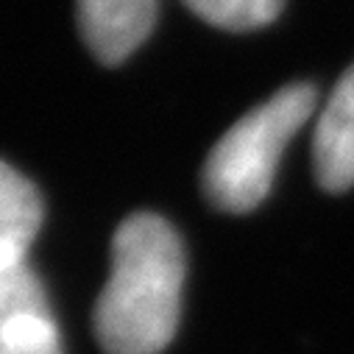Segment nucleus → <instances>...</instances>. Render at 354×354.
<instances>
[{
	"instance_id": "423d86ee",
	"label": "nucleus",
	"mask_w": 354,
	"mask_h": 354,
	"mask_svg": "<svg viewBox=\"0 0 354 354\" xmlns=\"http://www.w3.org/2000/svg\"><path fill=\"white\" fill-rule=\"evenodd\" d=\"M23 318H50L48 293L28 259L0 265V329Z\"/></svg>"
},
{
	"instance_id": "39448f33",
	"label": "nucleus",
	"mask_w": 354,
	"mask_h": 354,
	"mask_svg": "<svg viewBox=\"0 0 354 354\" xmlns=\"http://www.w3.org/2000/svg\"><path fill=\"white\" fill-rule=\"evenodd\" d=\"M42 218L45 207L39 190L20 170L0 159V265L28 259Z\"/></svg>"
},
{
	"instance_id": "7ed1b4c3",
	"label": "nucleus",
	"mask_w": 354,
	"mask_h": 354,
	"mask_svg": "<svg viewBox=\"0 0 354 354\" xmlns=\"http://www.w3.org/2000/svg\"><path fill=\"white\" fill-rule=\"evenodd\" d=\"M156 9L159 0H78V26L104 64H120L153 31Z\"/></svg>"
},
{
	"instance_id": "f03ea898",
	"label": "nucleus",
	"mask_w": 354,
	"mask_h": 354,
	"mask_svg": "<svg viewBox=\"0 0 354 354\" xmlns=\"http://www.w3.org/2000/svg\"><path fill=\"white\" fill-rule=\"evenodd\" d=\"M313 84H288L274 98L240 118L204 162V190L223 212H251L271 190L290 137L315 112Z\"/></svg>"
},
{
	"instance_id": "6e6552de",
	"label": "nucleus",
	"mask_w": 354,
	"mask_h": 354,
	"mask_svg": "<svg viewBox=\"0 0 354 354\" xmlns=\"http://www.w3.org/2000/svg\"><path fill=\"white\" fill-rule=\"evenodd\" d=\"M0 354H62L53 318H23L0 329Z\"/></svg>"
},
{
	"instance_id": "20e7f679",
	"label": "nucleus",
	"mask_w": 354,
	"mask_h": 354,
	"mask_svg": "<svg viewBox=\"0 0 354 354\" xmlns=\"http://www.w3.org/2000/svg\"><path fill=\"white\" fill-rule=\"evenodd\" d=\"M315 179L329 193L354 185V64L335 84L313 137Z\"/></svg>"
},
{
	"instance_id": "0eeeda50",
	"label": "nucleus",
	"mask_w": 354,
	"mask_h": 354,
	"mask_svg": "<svg viewBox=\"0 0 354 354\" xmlns=\"http://www.w3.org/2000/svg\"><path fill=\"white\" fill-rule=\"evenodd\" d=\"M185 3L209 26L226 31H254L274 23L285 0H185Z\"/></svg>"
},
{
	"instance_id": "f257e3e1",
	"label": "nucleus",
	"mask_w": 354,
	"mask_h": 354,
	"mask_svg": "<svg viewBox=\"0 0 354 354\" xmlns=\"http://www.w3.org/2000/svg\"><path fill=\"white\" fill-rule=\"evenodd\" d=\"M185 248L176 229L153 215H129L112 240V274L95 307L106 354H162L179 329Z\"/></svg>"
}]
</instances>
